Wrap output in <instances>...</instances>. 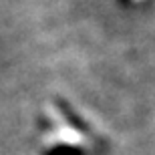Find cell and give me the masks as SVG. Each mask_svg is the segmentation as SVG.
Returning <instances> with one entry per match:
<instances>
[{
    "mask_svg": "<svg viewBox=\"0 0 155 155\" xmlns=\"http://www.w3.org/2000/svg\"><path fill=\"white\" fill-rule=\"evenodd\" d=\"M123 2H127V4H135V2H139V0H123Z\"/></svg>",
    "mask_w": 155,
    "mask_h": 155,
    "instance_id": "cell-1",
    "label": "cell"
}]
</instances>
